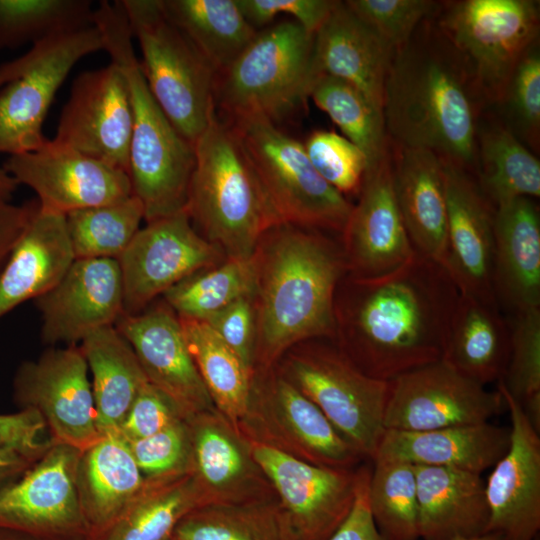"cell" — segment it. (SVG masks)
Listing matches in <instances>:
<instances>
[{
    "label": "cell",
    "instance_id": "1",
    "mask_svg": "<svg viewBox=\"0 0 540 540\" xmlns=\"http://www.w3.org/2000/svg\"><path fill=\"white\" fill-rule=\"evenodd\" d=\"M459 296L446 268L417 252L384 275L349 276L335 296L340 351L383 381L437 362Z\"/></svg>",
    "mask_w": 540,
    "mask_h": 540
},
{
    "label": "cell",
    "instance_id": "2",
    "mask_svg": "<svg viewBox=\"0 0 540 540\" xmlns=\"http://www.w3.org/2000/svg\"><path fill=\"white\" fill-rule=\"evenodd\" d=\"M486 110L464 61L433 16L393 51L383 102L391 143L433 151L474 175L477 131Z\"/></svg>",
    "mask_w": 540,
    "mask_h": 540
},
{
    "label": "cell",
    "instance_id": "3",
    "mask_svg": "<svg viewBox=\"0 0 540 540\" xmlns=\"http://www.w3.org/2000/svg\"><path fill=\"white\" fill-rule=\"evenodd\" d=\"M300 228L272 227L257 251L256 357L266 369L293 344L336 332L335 296L347 272L342 249Z\"/></svg>",
    "mask_w": 540,
    "mask_h": 540
},
{
    "label": "cell",
    "instance_id": "4",
    "mask_svg": "<svg viewBox=\"0 0 540 540\" xmlns=\"http://www.w3.org/2000/svg\"><path fill=\"white\" fill-rule=\"evenodd\" d=\"M92 23L111 62L123 73L132 108L128 176L132 194L151 222L186 211L195 166L194 146L166 117L144 78L121 3L100 1Z\"/></svg>",
    "mask_w": 540,
    "mask_h": 540
},
{
    "label": "cell",
    "instance_id": "5",
    "mask_svg": "<svg viewBox=\"0 0 540 540\" xmlns=\"http://www.w3.org/2000/svg\"><path fill=\"white\" fill-rule=\"evenodd\" d=\"M186 212L227 259L253 258L281 224L231 126L216 112L193 144Z\"/></svg>",
    "mask_w": 540,
    "mask_h": 540
},
{
    "label": "cell",
    "instance_id": "6",
    "mask_svg": "<svg viewBox=\"0 0 540 540\" xmlns=\"http://www.w3.org/2000/svg\"><path fill=\"white\" fill-rule=\"evenodd\" d=\"M314 34L289 19L258 30L246 49L216 74L215 107L225 119L255 115L278 125L309 98Z\"/></svg>",
    "mask_w": 540,
    "mask_h": 540
},
{
    "label": "cell",
    "instance_id": "7",
    "mask_svg": "<svg viewBox=\"0 0 540 540\" xmlns=\"http://www.w3.org/2000/svg\"><path fill=\"white\" fill-rule=\"evenodd\" d=\"M121 3L151 94L175 129L194 144L216 112L215 69L168 19L161 0Z\"/></svg>",
    "mask_w": 540,
    "mask_h": 540
},
{
    "label": "cell",
    "instance_id": "8",
    "mask_svg": "<svg viewBox=\"0 0 540 540\" xmlns=\"http://www.w3.org/2000/svg\"><path fill=\"white\" fill-rule=\"evenodd\" d=\"M224 120L281 224L343 232L353 204L315 170L303 143L261 116Z\"/></svg>",
    "mask_w": 540,
    "mask_h": 540
},
{
    "label": "cell",
    "instance_id": "9",
    "mask_svg": "<svg viewBox=\"0 0 540 540\" xmlns=\"http://www.w3.org/2000/svg\"><path fill=\"white\" fill-rule=\"evenodd\" d=\"M433 19L493 108L523 56L539 42V1H441Z\"/></svg>",
    "mask_w": 540,
    "mask_h": 540
},
{
    "label": "cell",
    "instance_id": "10",
    "mask_svg": "<svg viewBox=\"0 0 540 540\" xmlns=\"http://www.w3.org/2000/svg\"><path fill=\"white\" fill-rule=\"evenodd\" d=\"M103 48L92 25L37 42L0 65V153L33 151L46 141L42 127L58 89L80 59Z\"/></svg>",
    "mask_w": 540,
    "mask_h": 540
},
{
    "label": "cell",
    "instance_id": "11",
    "mask_svg": "<svg viewBox=\"0 0 540 540\" xmlns=\"http://www.w3.org/2000/svg\"><path fill=\"white\" fill-rule=\"evenodd\" d=\"M238 431L249 441L322 467L352 469L363 458L283 374H253Z\"/></svg>",
    "mask_w": 540,
    "mask_h": 540
},
{
    "label": "cell",
    "instance_id": "12",
    "mask_svg": "<svg viewBox=\"0 0 540 540\" xmlns=\"http://www.w3.org/2000/svg\"><path fill=\"white\" fill-rule=\"evenodd\" d=\"M283 375L363 457L373 459L385 431L389 381L368 376L340 350L324 346L291 356Z\"/></svg>",
    "mask_w": 540,
    "mask_h": 540
},
{
    "label": "cell",
    "instance_id": "13",
    "mask_svg": "<svg viewBox=\"0 0 540 540\" xmlns=\"http://www.w3.org/2000/svg\"><path fill=\"white\" fill-rule=\"evenodd\" d=\"M81 450L52 443L21 476L0 488V529L37 540H86L76 486Z\"/></svg>",
    "mask_w": 540,
    "mask_h": 540
},
{
    "label": "cell",
    "instance_id": "14",
    "mask_svg": "<svg viewBox=\"0 0 540 540\" xmlns=\"http://www.w3.org/2000/svg\"><path fill=\"white\" fill-rule=\"evenodd\" d=\"M14 401L37 410L52 443L84 450L101 437L88 365L76 345L51 347L34 361H25L13 380Z\"/></svg>",
    "mask_w": 540,
    "mask_h": 540
},
{
    "label": "cell",
    "instance_id": "15",
    "mask_svg": "<svg viewBox=\"0 0 540 540\" xmlns=\"http://www.w3.org/2000/svg\"><path fill=\"white\" fill-rule=\"evenodd\" d=\"M193 227L186 211L147 222L118 258L124 315L143 311L158 296L223 258Z\"/></svg>",
    "mask_w": 540,
    "mask_h": 540
},
{
    "label": "cell",
    "instance_id": "16",
    "mask_svg": "<svg viewBox=\"0 0 540 540\" xmlns=\"http://www.w3.org/2000/svg\"><path fill=\"white\" fill-rule=\"evenodd\" d=\"M505 407L498 391H489L443 360L389 381L385 430L428 431L489 420Z\"/></svg>",
    "mask_w": 540,
    "mask_h": 540
},
{
    "label": "cell",
    "instance_id": "17",
    "mask_svg": "<svg viewBox=\"0 0 540 540\" xmlns=\"http://www.w3.org/2000/svg\"><path fill=\"white\" fill-rule=\"evenodd\" d=\"M297 540H328L349 514L358 470L314 465L249 441Z\"/></svg>",
    "mask_w": 540,
    "mask_h": 540
},
{
    "label": "cell",
    "instance_id": "18",
    "mask_svg": "<svg viewBox=\"0 0 540 540\" xmlns=\"http://www.w3.org/2000/svg\"><path fill=\"white\" fill-rule=\"evenodd\" d=\"M3 168L18 185L37 194L42 210L66 215L132 196L128 174L57 140L37 149L9 155Z\"/></svg>",
    "mask_w": 540,
    "mask_h": 540
},
{
    "label": "cell",
    "instance_id": "19",
    "mask_svg": "<svg viewBox=\"0 0 540 540\" xmlns=\"http://www.w3.org/2000/svg\"><path fill=\"white\" fill-rule=\"evenodd\" d=\"M132 108L126 79L110 62L80 73L64 105L55 140L128 174Z\"/></svg>",
    "mask_w": 540,
    "mask_h": 540
},
{
    "label": "cell",
    "instance_id": "20",
    "mask_svg": "<svg viewBox=\"0 0 540 540\" xmlns=\"http://www.w3.org/2000/svg\"><path fill=\"white\" fill-rule=\"evenodd\" d=\"M497 389L511 428L508 449L485 483L486 533H496L502 540H535L540 530V433L501 382Z\"/></svg>",
    "mask_w": 540,
    "mask_h": 540
},
{
    "label": "cell",
    "instance_id": "21",
    "mask_svg": "<svg viewBox=\"0 0 540 540\" xmlns=\"http://www.w3.org/2000/svg\"><path fill=\"white\" fill-rule=\"evenodd\" d=\"M358 195L341 233L346 271L355 278L378 277L416 254L395 195L390 149L366 171Z\"/></svg>",
    "mask_w": 540,
    "mask_h": 540
},
{
    "label": "cell",
    "instance_id": "22",
    "mask_svg": "<svg viewBox=\"0 0 540 540\" xmlns=\"http://www.w3.org/2000/svg\"><path fill=\"white\" fill-rule=\"evenodd\" d=\"M34 301L43 343L76 345L97 329L115 326L124 315L119 263L75 259L58 283Z\"/></svg>",
    "mask_w": 540,
    "mask_h": 540
},
{
    "label": "cell",
    "instance_id": "23",
    "mask_svg": "<svg viewBox=\"0 0 540 540\" xmlns=\"http://www.w3.org/2000/svg\"><path fill=\"white\" fill-rule=\"evenodd\" d=\"M115 327L131 345L148 382L171 399L183 420L215 409L181 321L166 303L123 315Z\"/></svg>",
    "mask_w": 540,
    "mask_h": 540
},
{
    "label": "cell",
    "instance_id": "24",
    "mask_svg": "<svg viewBox=\"0 0 540 540\" xmlns=\"http://www.w3.org/2000/svg\"><path fill=\"white\" fill-rule=\"evenodd\" d=\"M447 205V260L460 294L497 305L492 284L495 207L474 176L442 158Z\"/></svg>",
    "mask_w": 540,
    "mask_h": 540
},
{
    "label": "cell",
    "instance_id": "25",
    "mask_svg": "<svg viewBox=\"0 0 540 540\" xmlns=\"http://www.w3.org/2000/svg\"><path fill=\"white\" fill-rule=\"evenodd\" d=\"M186 423L190 438L188 471L207 505L273 497L248 440L220 412H203Z\"/></svg>",
    "mask_w": 540,
    "mask_h": 540
},
{
    "label": "cell",
    "instance_id": "26",
    "mask_svg": "<svg viewBox=\"0 0 540 540\" xmlns=\"http://www.w3.org/2000/svg\"><path fill=\"white\" fill-rule=\"evenodd\" d=\"M492 284L506 317L540 308V213L532 198L495 208Z\"/></svg>",
    "mask_w": 540,
    "mask_h": 540
},
{
    "label": "cell",
    "instance_id": "27",
    "mask_svg": "<svg viewBox=\"0 0 540 540\" xmlns=\"http://www.w3.org/2000/svg\"><path fill=\"white\" fill-rule=\"evenodd\" d=\"M394 190L415 251L446 268L447 205L442 157L390 142Z\"/></svg>",
    "mask_w": 540,
    "mask_h": 540
},
{
    "label": "cell",
    "instance_id": "28",
    "mask_svg": "<svg viewBox=\"0 0 540 540\" xmlns=\"http://www.w3.org/2000/svg\"><path fill=\"white\" fill-rule=\"evenodd\" d=\"M393 50L338 1L314 34L313 72L344 80L383 110L385 81Z\"/></svg>",
    "mask_w": 540,
    "mask_h": 540
},
{
    "label": "cell",
    "instance_id": "29",
    "mask_svg": "<svg viewBox=\"0 0 540 540\" xmlns=\"http://www.w3.org/2000/svg\"><path fill=\"white\" fill-rule=\"evenodd\" d=\"M510 430L489 422L428 431L385 430L373 460L447 467L481 474L509 446Z\"/></svg>",
    "mask_w": 540,
    "mask_h": 540
},
{
    "label": "cell",
    "instance_id": "30",
    "mask_svg": "<svg viewBox=\"0 0 540 540\" xmlns=\"http://www.w3.org/2000/svg\"><path fill=\"white\" fill-rule=\"evenodd\" d=\"M74 260L65 215L39 206L0 271V319L49 291Z\"/></svg>",
    "mask_w": 540,
    "mask_h": 540
},
{
    "label": "cell",
    "instance_id": "31",
    "mask_svg": "<svg viewBox=\"0 0 540 540\" xmlns=\"http://www.w3.org/2000/svg\"><path fill=\"white\" fill-rule=\"evenodd\" d=\"M414 469L419 538L445 540L486 533L489 509L481 474L424 465Z\"/></svg>",
    "mask_w": 540,
    "mask_h": 540
},
{
    "label": "cell",
    "instance_id": "32",
    "mask_svg": "<svg viewBox=\"0 0 540 540\" xmlns=\"http://www.w3.org/2000/svg\"><path fill=\"white\" fill-rule=\"evenodd\" d=\"M145 481L126 441L118 433L102 435L82 450L76 486L88 537L107 527L140 492Z\"/></svg>",
    "mask_w": 540,
    "mask_h": 540
},
{
    "label": "cell",
    "instance_id": "33",
    "mask_svg": "<svg viewBox=\"0 0 540 540\" xmlns=\"http://www.w3.org/2000/svg\"><path fill=\"white\" fill-rule=\"evenodd\" d=\"M509 350L510 324L499 307L460 294L441 360L486 386L502 380Z\"/></svg>",
    "mask_w": 540,
    "mask_h": 540
},
{
    "label": "cell",
    "instance_id": "34",
    "mask_svg": "<svg viewBox=\"0 0 540 540\" xmlns=\"http://www.w3.org/2000/svg\"><path fill=\"white\" fill-rule=\"evenodd\" d=\"M80 343L92 373L97 429L101 436L118 433L148 379L131 345L115 326L97 329Z\"/></svg>",
    "mask_w": 540,
    "mask_h": 540
},
{
    "label": "cell",
    "instance_id": "35",
    "mask_svg": "<svg viewBox=\"0 0 540 540\" xmlns=\"http://www.w3.org/2000/svg\"><path fill=\"white\" fill-rule=\"evenodd\" d=\"M206 505L189 471L146 479L126 508L86 540H170L188 513Z\"/></svg>",
    "mask_w": 540,
    "mask_h": 540
},
{
    "label": "cell",
    "instance_id": "36",
    "mask_svg": "<svg viewBox=\"0 0 540 540\" xmlns=\"http://www.w3.org/2000/svg\"><path fill=\"white\" fill-rule=\"evenodd\" d=\"M484 114V113H483ZM481 117L474 178L496 208L519 197L540 196V161L498 119Z\"/></svg>",
    "mask_w": 540,
    "mask_h": 540
},
{
    "label": "cell",
    "instance_id": "37",
    "mask_svg": "<svg viewBox=\"0 0 540 540\" xmlns=\"http://www.w3.org/2000/svg\"><path fill=\"white\" fill-rule=\"evenodd\" d=\"M161 5L216 73L230 66L258 32L236 0H161Z\"/></svg>",
    "mask_w": 540,
    "mask_h": 540
},
{
    "label": "cell",
    "instance_id": "38",
    "mask_svg": "<svg viewBox=\"0 0 540 540\" xmlns=\"http://www.w3.org/2000/svg\"><path fill=\"white\" fill-rule=\"evenodd\" d=\"M185 339L215 409L238 430L246 413L254 372L204 321L181 319Z\"/></svg>",
    "mask_w": 540,
    "mask_h": 540
},
{
    "label": "cell",
    "instance_id": "39",
    "mask_svg": "<svg viewBox=\"0 0 540 540\" xmlns=\"http://www.w3.org/2000/svg\"><path fill=\"white\" fill-rule=\"evenodd\" d=\"M175 540H297L277 499L199 507L176 526Z\"/></svg>",
    "mask_w": 540,
    "mask_h": 540
},
{
    "label": "cell",
    "instance_id": "40",
    "mask_svg": "<svg viewBox=\"0 0 540 540\" xmlns=\"http://www.w3.org/2000/svg\"><path fill=\"white\" fill-rule=\"evenodd\" d=\"M258 278L256 253L251 259H227L218 267L200 270L172 286L163 297L179 318L205 321L242 297H255Z\"/></svg>",
    "mask_w": 540,
    "mask_h": 540
},
{
    "label": "cell",
    "instance_id": "41",
    "mask_svg": "<svg viewBox=\"0 0 540 540\" xmlns=\"http://www.w3.org/2000/svg\"><path fill=\"white\" fill-rule=\"evenodd\" d=\"M309 98L331 118L345 138L361 149L368 169L389 152L383 110L355 86L336 77L320 75L312 83Z\"/></svg>",
    "mask_w": 540,
    "mask_h": 540
},
{
    "label": "cell",
    "instance_id": "42",
    "mask_svg": "<svg viewBox=\"0 0 540 540\" xmlns=\"http://www.w3.org/2000/svg\"><path fill=\"white\" fill-rule=\"evenodd\" d=\"M143 219V206L134 195L66 214V229L75 259L118 260Z\"/></svg>",
    "mask_w": 540,
    "mask_h": 540
},
{
    "label": "cell",
    "instance_id": "43",
    "mask_svg": "<svg viewBox=\"0 0 540 540\" xmlns=\"http://www.w3.org/2000/svg\"><path fill=\"white\" fill-rule=\"evenodd\" d=\"M89 0H0V50L92 26Z\"/></svg>",
    "mask_w": 540,
    "mask_h": 540
},
{
    "label": "cell",
    "instance_id": "44",
    "mask_svg": "<svg viewBox=\"0 0 540 540\" xmlns=\"http://www.w3.org/2000/svg\"><path fill=\"white\" fill-rule=\"evenodd\" d=\"M368 499L374 522L386 540H417L419 511L414 465L373 460Z\"/></svg>",
    "mask_w": 540,
    "mask_h": 540
},
{
    "label": "cell",
    "instance_id": "45",
    "mask_svg": "<svg viewBox=\"0 0 540 540\" xmlns=\"http://www.w3.org/2000/svg\"><path fill=\"white\" fill-rule=\"evenodd\" d=\"M507 318L510 350L504 376L499 382L540 433V308Z\"/></svg>",
    "mask_w": 540,
    "mask_h": 540
},
{
    "label": "cell",
    "instance_id": "46",
    "mask_svg": "<svg viewBox=\"0 0 540 540\" xmlns=\"http://www.w3.org/2000/svg\"><path fill=\"white\" fill-rule=\"evenodd\" d=\"M494 116L533 153L540 147V49L536 43L514 69Z\"/></svg>",
    "mask_w": 540,
    "mask_h": 540
},
{
    "label": "cell",
    "instance_id": "47",
    "mask_svg": "<svg viewBox=\"0 0 540 540\" xmlns=\"http://www.w3.org/2000/svg\"><path fill=\"white\" fill-rule=\"evenodd\" d=\"M306 154L320 176L347 194H359L368 162L354 143L333 131L317 130L303 143Z\"/></svg>",
    "mask_w": 540,
    "mask_h": 540
},
{
    "label": "cell",
    "instance_id": "48",
    "mask_svg": "<svg viewBox=\"0 0 540 540\" xmlns=\"http://www.w3.org/2000/svg\"><path fill=\"white\" fill-rule=\"evenodd\" d=\"M345 3L394 51L410 39L424 20L436 13L441 1L347 0Z\"/></svg>",
    "mask_w": 540,
    "mask_h": 540
},
{
    "label": "cell",
    "instance_id": "49",
    "mask_svg": "<svg viewBox=\"0 0 540 540\" xmlns=\"http://www.w3.org/2000/svg\"><path fill=\"white\" fill-rule=\"evenodd\" d=\"M126 443L145 479L179 475L188 471L190 438L187 423L183 419L151 436Z\"/></svg>",
    "mask_w": 540,
    "mask_h": 540
},
{
    "label": "cell",
    "instance_id": "50",
    "mask_svg": "<svg viewBox=\"0 0 540 540\" xmlns=\"http://www.w3.org/2000/svg\"><path fill=\"white\" fill-rule=\"evenodd\" d=\"M253 297H242L217 313L206 322L222 341L254 371L257 353V320Z\"/></svg>",
    "mask_w": 540,
    "mask_h": 540
},
{
    "label": "cell",
    "instance_id": "51",
    "mask_svg": "<svg viewBox=\"0 0 540 540\" xmlns=\"http://www.w3.org/2000/svg\"><path fill=\"white\" fill-rule=\"evenodd\" d=\"M248 23L259 30L276 16L288 15L305 30L315 34L338 1L335 0H236Z\"/></svg>",
    "mask_w": 540,
    "mask_h": 540
},
{
    "label": "cell",
    "instance_id": "52",
    "mask_svg": "<svg viewBox=\"0 0 540 540\" xmlns=\"http://www.w3.org/2000/svg\"><path fill=\"white\" fill-rule=\"evenodd\" d=\"M182 419L171 399L151 383L145 384L133 401L118 434L125 441L151 436Z\"/></svg>",
    "mask_w": 540,
    "mask_h": 540
},
{
    "label": "cell",
    "instance_id": "53",
    "mask_svg": "<svg viewBox=\"0 0 540 540\" xmlns=\"http://www.w3.org/2000/svg\"><path fill=\"white\" fill-rule=\"evenodd\" d=\"M46 431L47 424L35 409L0 414V449L14 450L36 461L52 444L51 440L43 439Z\"/></svg>",
    "mask_w": 540,
    "mask_h": 540
},
{
    "label": "cell",
    "instance_id": "54",
    "mask_svg": "<svg viewBox=\"0 0 540 540\" xmlns=\"http://www.w3.org/2000/svg\"><path fill=\"white\" fill-rule=\"evenodd\" d=\"M371 469H358L355 498L345 520L328 540H386L378 530L371 514L368 486Z\"/></svg>",
    "mask_w": 540,
    "mask_h": 540
},
{
    "label": "cell",
    "instance_id": "55",
    "mask_svg": "<svg viewBox=\"0 0 540 540\" xmlns=\"http://www.w3.org/2000/svg\"><path fill=\"white\" fill-rule=\"evenodd\" d=\"M38 207L37 199L0 206V271Z\"/></svg>",
    "mask_w": 540,
    "mask_h": 540
},
{
    "label": "cell",
    "instance_id": "56",
    "mask_svg": "<svg viewBox=\"0 0 540 540\" xmlns=\"http://www.w3.org/2000/svg\"><path fill=\"white\" fill-rule=\"evenodd\" d=\"M34 462L14 450L0 449V488L21 476Z\"/></svg>",
    "mask_w": 540,
    "mask_h": 540
},
{
    "label": "cell",
    "instance_id": "57",
    "mask_svg": "<svg viewBox=\"0 0 540 540\" xmlns=\"http://www.w3.org/2000/svg\"><path fill=\"white\" fill-rule=\"evenodd\" d=\"M18 187L15 179L0 166V206L9 204Z\"/></svg>",
    "mask_w": 540,
    "mask_h": 540
},
{
    "label": "cell",
    "instance_id": "58",
    "mask_svg": "<svg viewBox=\"0 0 540 540\" xmlns=\"http://www.w3.org/2000/svg\"><path fill=\"white\" fill-rule=\"evenodd\" d=\"M0 540H37V539L27 536L22 533L15 532V531L0 529Z\"/></svg>",
    "mask_w": 540,
    "mask_h": 540
},
{
    "label": "cell",
    "instance_id": "59",
    "mask_svg": "<svg viewBox=\"0 0 540 540\" xmlns=\"http://www.w3.org/2000/svg\"><path fill=\"white\" fill-rule=\"evenodd\" d=\"M445 540H502L496 533H484L476 536H456Z\"/></svg>",
    "mask_w": 540,
    "mask_h": 540
},
{
    "label": "cell",
    "instance_id": "60",
    "mask_svg": "<svg viewBox=\"0 0 540 540\" xmlns=\"http://www.w3.org/2000/svg\"><path fill=\"white\" fill-rule=\"evenodd\" d=\"M170 540H175L173 537Z\"/></svg>",
    "mask_w": 540,
    "mask_h": 540
},
{
    "label": "cell",
    "instance_id": "61",
    "mask_svg": "<svg viewBox=\"0 0 540 540\" xmlns=\"http://www.w3.org/2000/svg\"><path fill=\"white\" fill-rule=\"evenodd\" d=\"M535 540H539V537H537Z\"/></svg>",
    "mask_w": 540,
    "mask_h": 540
}]
</instances>
